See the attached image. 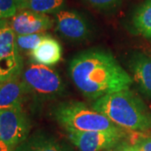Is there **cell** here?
<instances>
[{"label": "cell", "instance_id": "cell-1", "mask_svg": "<svg viewBox=\"0 0 151 151\" xmlns=\"http://www.w3.org/2000/svg\"><path fill=\"white\" fill-rule=\"evenodd\" d=\"M69 75L75 86L89 99L129 90L133 78L112 53L92 49L76 55L69 63Z\"/></svg>", "mask_w": 151, "mask_h": 151}, {"label": "cell", "instance_id": "cell-2", "mask_svg": "<svg viewBox=\"0 0 151 151\" xmlns=\"http://www.w3.org/2000/svg\"><path fill=\"white\" fill-rule=\"evenodd\" d=\"M92 108L119 127L134 131L151 129V113L145 103L129 90L99 97Z\"/></svg>", "mask_w": 151, "mask_h": 151}, {"label": "cell", "instance_id": "cell-3", "mask_svg": "<svg viewBox=\"0 0 151 151\" xmlns=\"http://www.w3.org/2000/svg\"><path fill=\"white\" fill-rule=\"evenodd\" d=\"M55 118L66 131H119L120 127L105 115L81 102H63L53 111Z\"/></svg>", "mask_w": 151, "mask_h": 151}, {"label": "cell", "instance_id": "cell-4", "mask_svg": "<svg viewBox=\"0 0 151 151\" xmlns=\"http://www.w3.org/2000/svg\"><path fill=\"white\" fill-rule=\"evenodd\" d=\"M21 77L29 93L40 99H53L65 92V84L56 70L33 63L22 71Z\"/></svg>", "mask_w": 151, "mask_h": 151}, {"label": "cell", "instance_id": "cell-5", "mask_svg": "<svg viewBox=\"0 0 151 151\" xmlns=\"http://www.w3.org/2000/svg\"><path fill=\"white\" fill-rule=\"evenodd\" d=\"M30 128L22 106L0 110V140L8 145L16 149L27 139Z\"/></svg>", "mask_w": 151, "mask_h": 151}, {"label": "cell", "instance_id": "cell-6", "mask_svg": "<svg viewBox=\"0 0 151 151\" xmlns=\"http://www.w3.org/2000/svg\"><path fill=\"white\" fill-rule=\"evenodd\" d=\"M68 137L79 151H102L116 146L124 136L119 131H92L84 132L68 130Z\"/></svg>", "mask_w": 151, "mask_h": 151}, {"label": "cell", "instance_id": "cell-7", "mask_svg": "<svg viewBox=\"0 0 151 151\" xmlns=\"http://www.w3.org/2000/svg\"><path fill=\"white\" fill-rule=\"evenodd\" d=\"M53 25V20L47 14L21 9L11 18L10 26L16 35L44 33Z\"/></svg>", "mask_w": 151, "mask_h": 151}, {"label": "cell", "instance_id": "cell-8", "mask_svg": "<svg viewBox=\"0 0 151 151\" xmlns=\"http://www.w3.org/2000/svg\"><path fill=\"white\" fill-rule=\"evenodd\" d=\"M55 21L60 34L68 40L79 42L90 35L86 19L75 11L60 10L55 14Z\"/></svg>", "mask_w": 151, "mask_h": 151}, {"label": "cell", "instance_id": "cell-9", "mask_svg": "<svg viewBox=\"0 0 151 151\" xmlns=\"http://www.w3.org/2000/svg\"><path fill=\"white\" fill-rule=\"evenodd\" d=\"M14 151H76L66 142L60 140L53 135L36 132L28 137L17 147Z\"/></svg>", "mask_w": 151, "mask_h": 151}, {"label": "cell", "instance_id": "cell-10", "mask_svg": "<svg viewBox=\"0 0 151 151\" xmlns=\"http://www.w3.org/2000/svg\"><path fill=\"white\" fill-rule=\"evenodd\" d=\"M29 94L21 75L0 83V110L22 106Z\"/></svg>", "mask_w": 151, "mask_h": 151}, {"label": "cell", "instance_id": "cell-11", "mask_svg": "<svg viewBox=\"0 0 151 151\" xmlns=\"http://www.w3.org/2000/svg\"><path fill=\"white\" fill-rule=\"evenodd\" d=\"M129 68L139 90L151 97V57L143 53H135L129 60Z\"/></svg>", "mask_w": 151, "mask_h": 151}, {"label": "cell", "instance_id": "cell-12", "mask_svg": "<svg viewBox=\"0 0 151 151\" xmlns=\"http://www.w3.org/2000/svg\"><path fill=\"white\" fill-rule=\"evenodd\" d=\"M29 55L35 63L47 66L55 65L62 57V47L55 39L46 35Z\"/></svg>", "mask_w": 151, "mask_h": 151}, {"label": "cell", "instance_id": "cell-13", "mask_svg": "<svg viewBox=\"0 0 151 151\" xmlns=\"http://www.w3.org/2000/svg\"><path fill=\"white\" fill-rule=\"evenodd\" d=\"M133 23L138 32L151 40V0H146L138 8Z\"/></svg>", "mask_w": 151, "mask_h": 151}, {"label": "cell", "instance_id": "cell-14", "mask_svg": "<svg viewBox=\"0 0 151 151\" xmlns=\"http://www.w3.org/2000/svg\"><path fill=\"white\" fill-rule=\"evenodd\" d=\"M65 0H29L23 9L40 14H57L64 7Z\"/></svg>", "mask_w": 151, "mask_h": 151}, {"label": "cell", "instance_id": "cell-15", "mask_svg": "<svg viewBox=\"0 0 151 151\" xmlns=\"http://www.w3.org/2000/svg\"><path fill=\"white\" fill-rule=\"evenodd\" d=\"M46 35L44 33H38V34H32V35H17L16 44L18 49L20 52L29 51V53L34 49L37 46L41 40L45 37Z\"/></svg>", "mask_w": 151, "mask_h": 151}, {"label": "cell", "instance_id": "cell-16", "mask_svg": "<svg viewBox=\"0 0 151 151\" xmlns=\"http://www.w3.org/2000/svg\"><path fill=\"white\" fill-rule=\"evenodd\" d=\"M19 11L16 0H0V19L14 17Z\"/></svg>", "mask_w": 151, "mask_h": 151}, {"label": "cell", "instance_id": "cell-17", "mask_svg": "<svg viewBox=\"0 0 151 151\" xmlns=\"http://www.w3.org/2000/svg\"><path fill=\"white\" fill-rule=\"evenodd\" d=\"M87 4L99 9H109L117 5L119 0H85Z\"/></svg>", "mask_w": 151, "mask_h": 151}, {"label": "cell", "instance_id": "cell-18", "mask_svg": "<svg viewBox=\"0 0 151 151\" xmlns=\"http://www.w3.org/2000/svg\"><path fill=\"white\" fill-rule=\"evenodd\" d=\"M134 147L137 151H151V138H141Z\"/></svg>", "mask_w": 151, "mask_h": 151}, {"label": "cell", "instance_id": "cell-19", "mask_svg": "<svg viewBox=\"0 0 151 151\" xmlns=\"http://www.w3.org/2000/svg\"><path fill=\"white\" fill-rule=\"evenodd\" d=\"M15 149L12 148L9 145H8L4 142L0 140V151H14Z\"/></svg>", "mask_w": 151, "mask_h": 151}, {"label": "cell", "instance_id": "cell-20", "mask_svg": "<svg viewBox=\"0 0 151 151\" xmlns=\"http://www.w3.org/2000/svg\"><path fill=\"white\" fill-rule=\"evenodd\" d=\"M29 0H16L17 4H18V7H19V10H21L24 9V5L27 4Z\"/></svg>", "mask_w": 151, "mask_h": 151}, {"label": "cell", "instance_id": "cell-21", "mask_svg": "<svg viewBox=\"0 0 151 151\" xmlns=\"http://www.w3.org/2000/svg\"><path fill=\"white\" fill-rule=\"evenodd\" d=\"M119 151H137L135 147H131V146H124L121 150Z\"/></svg>", "mask_w": 151, "mask_h": 151}]
</instances>
